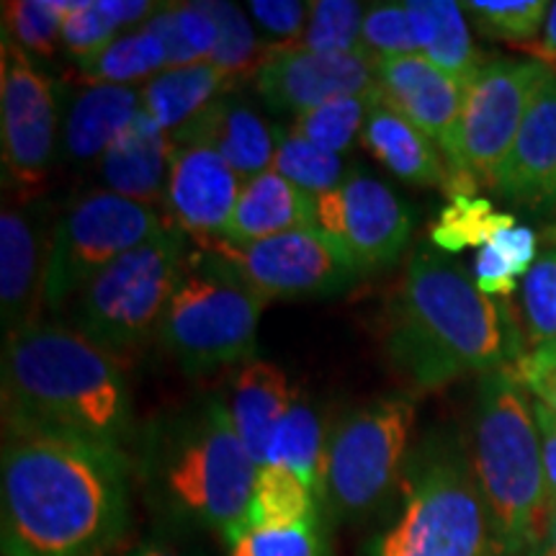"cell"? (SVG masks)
I'll return each mask as SVG.
<instances>
[{
  "label": "cell",
  "mask_w": 556,
  "mask_h": 556,
  "mask_svg": "<svg viewBox=\"0 0 556 556\" xmlns=\"http://www.w3.org/2000/svg\"><path fill=\"white\" fill-rule=\"evenodd\" d=\"M127 523L129 458L122 448L5 426V556H106Z\"/></svg>",
  "instance_id": "6da1fadb"
},
{
  "label": "cell",
  "mask_w": 556,
  "mask_h": 556,
  "mask_svg": "<svg viewBox=\"0 0 556 556\" xmlns=\"http://www.w3.org/2000/svg\"><path fill=\"white\" fill-rule=\"evenodd\" d=\"M526 345L516 309L482 294L458 263L428 248L409 258L387 302V358L420 392L513 366L528 353Z\"/></svg>",
  "instance_id": "7a4b0ae2"
},
{
  "label": "cell",
  "mask_w": 556,
  "mask_h": 556,
  "mask_svg": "<svg viewBox=\"0 0 556 556\" xmlns=\"http://www.w3.org/2000/svg\"><path fill=\"white\" fill-rule=\"evenodd\" d=\"M5 426L54 430L124 451L131 394L111 353L75 328L31 323L3 345Z\"/></svg>",
  "instance_id": "3957f363"
},
{
  "label": "cell",
  "mask_w": 556,
  "mask_h": 556,
  "mask_svg": "<svg viewBox=\"0 0 556 556\" xmlns=\"http://www.w3.org/2000/svg\"><path fill=\"white\" fill-rule=\"evenodd\" d=\"M471 467L492 528V548L518 556L544 533L546 479L533 400L510 366L484 374L477 389Z\"/></svg>",
  "instance_id": "277c9868"
},
{
  "label": "cell",
  "mask_w": 556,
  "mask_h": 556,
  "mask_svg": "<svg viewBox=\"0 0 556 556\" xmlns=\"http://www.w3.org/2000/svg\"><path fill=\"white\" fill-rule=\"evenodd\" d=\"M258 469L219 397L168 422L148 458L155 503L176 520L225 539L245 518Z\"/></svg>",
  "instance_id": "5b68a950"
},
{
  "label": "cell",
  "mask_w": 556,
  "mask_h": 556,
  "mask_svg": "<svg viewBox=\"0 0 556 556\" xmlns=\"http://www.w3.org/2000/svg\"><path fill=\"white\" fill-rule=\"evenodd\" d=\"M492 528L471 454L451 435L417 451L405 479V505L366 556H486Z\"/></svg>",
  "instance_id": "8992f818"
},
{
  "label": "cell",
  "mask_w": 556,
  "mask_h": 556,
  "mask_svg": "<svg viewBox=\"0 0 556 556\" xmlns=\"http://www.w3.org/2000/svg\"><path fill=\"white\" fill-rule=\"evenodd\" d=\"M263 299L214 250L186 255L163 317L160 340L191 377L232 366L253 353Z\"/></svg>",
  "instance_id": "52a82bcc"
},
{
  "label": "cell",
  "mask_w": 556,
  "mask_h": 556,
  "mask_svg": "<svg viewBox=\"0 0 556 556\" xmlns=\"http://www.w3.org/2000/svg\"><path fill=\"white\" fill-rule=\"evenodd\" d=\"M186 255L184 232L173 225L124 253L75 299V330L114 358L142 351L160 336Z\"/></svg>",
  "instance_id": "ba28073f"
},
{
  "label": "cell",
  "mask_w": 556,
  "mask_h": 556,
  "mask_svg": "<svg viewBox=\"0 0 556 556\" xmlns=\"http://www.w3.org/2000/svg\"><path fill=\"white\" fill-rule=\"evenodd\" d=\"M415 426L405 394H384L343 415L328 441L323 500L343 518H364L400 482Z\"/></svg>",
  "instance_id": "9c48e42d"
},
{
  "label": "cell",
  "mask_w": 556,
  "mask_h": 556,
  "mask_svg": "<svg viewBox=\"0 0 556 556\" xmlns=\"http://www.w3.org/2000/svg\"><path fill=\"white\" fill-rule=\"evenodd\" d=\"M165 227L168 222L155 206L119 193L103 189L78 197L52 229L41 304L50 312H62L101 270Z\"/></svg>",
  "instance_id": "30bf717a"
},
{
  "label": "cell",
  "mask_w": 556,
  "mask_h": 556,
  "mask_svg": "<svg viewBox=\"0 0 556 556\" xmlns=\"http://www.w3.org/2000/svg\"><path fill=\"white\" fill-rule=\"evenodd\" d=\"M212 250L232 263L266 302L336 296L364 276L353 255L317 225L291 229L248 245H229L217 240L212 242Z\"/></svg>",
  "instance_id": "8fae6325"
},
{
  "label": "cell",
  "mask_w": 556,
  "mask_h": 556,
  "mask_svg": "<svg viewBox=\"0 0 556 556\" xmlns=\"http://www.w3.org/2000/svg\"><path fill=\"white\" fill-rule=\"evenodd\" d=\"M552 70L539 60H490L467 88L462 127H458V165L451 173H469L490 186L516 142L523 119Z\"/></svg>",
  "instance_id": "7c38bea8"
},
{
  "label": "cell",
  "mask_w": 556,
  "mask_h": 556,
  "mask_svg": "<svg viewBox=\"0 0 556 556\" xmlns=\"http://www.w3.org/2000/svg\"><path fill=\"white\" fill-rule=\"evenodd\" d=\"M0 114L5 178L16 189H37L50 173L60 135L58 88L29 54L9 39H3L0 54Z\"/></svg>",
  "instance_id": "4fadbf2b"
},
{
  "label": "cell",
  "mask_w": 556,
  "mask_h": 556,
  "mask_svg": "<svg viewBox=\"0 0 556 556\" xmlns=\"http://www.w3.org/2000/svg\"><path fill=\"white\" fill-rule=\"evenodd\" d=\"M317 227L330 232L368 274L397 263L415 219L379 178L348 173L336 191L317 197Z\"/></svg>",
  "instance_id": "5bb4252c"
},
{
  "label": "cell",
  "mask_w": 556,
  "mask_h": 556,
  "mask_svg": "<svg viewBox=\"0 0 556 556\" xmlns=\"http://www.w3.org/2000/svg\"><path fill=\"white\" fill-rule=\"evenodd\" d=\"M255 90L276 114H309L345 96L377 90V62L361 52L276 50L255 75Z\"/></svg>",
  "instance_id": "9a60e30c"
},
{
  "label": "cell",
  "mask_w": 556,
  "mask_h": 556,
  "mask_svg": "<svg viewBox=\"0 0 556 556\" xmlns=\"http://www.w3.org/2000/svg\"><path fill=\"white\" fill-rule=\"evenodd\" d=\"M377 90L387 109L433 139L446 155L448 168H456L458 127L467 99L462 83L422 54H405L377 62Z\"/></svg>",
  "instance_id": "2e32d148"
},
{
  "label": "cell",
  "mask_w": 556,
  "mask_h": 556,
  "mask_svg": "<svg viewBox=\"0 0 556 556\" xmlns=\"http://www.w3.org/2000/svg\"><path fill=\"white\" fill-rule=\"evenodd\" d=\"M242 191V178L214 150L201 144H173L165 214L170 225L201 242L225 235Z\"/></svg>",
  "instance_id": "e0dca14e"
},
{
  "label": "cell",
  "mask_w": 556,
  "mask_h": 556,
  "mask_svg": "<svg viewBox=\"0 0 556 556\" xmlns=\"http://www.w3.org/2000/svg\"><path fill=\"white\" fill-rule=\"evenodd\" d=\"M490 189L531 212H548L556 206V75L533 99L516 142L490 180Z\"/></svg>",
  "instance_id": "ac0fdd59"
},
{
  "label": "cell",
  "mask_w": 556,
  "mask_h": 556,
  "mask_svg": "<svg viewBox=\"0 0 556 556\" xmlns=\"http://www.w3.org/2000/svg\"><path fill=\"white\" fill-rule=\"evenodd\" d=\"M274 131L263 116L232 93H222L184 127L170 131L173 144H201L229 163L242 180L270 170L276 155Z\"/></svg>",
  "instance_id": "d6986e66"
},
{
  "label": "cell",
  "mask_w": 556,
  "mask_h": 556,
  "mask_svg": "<svg viewBox=\"0 0 556 556\" xmlns=\"http://www.w3.org/2000/svg\"><path fill=\"white\" fill-rule=\"evenodd\" d=\"M45 245L31 206H5L0 217V309L5 338L37 323V304L45 296Z\"/></svg>",
  "instance_id": "ffe728a7"
},
{
  "label": "cell",
  "mask_w": 556,
  "mask_h": 556,
  "mask_svg": "<svg viewBox=\"0 0 556 556\" xmlns=\"http://www.w3.org/2000/svg\"><path fill=\"white\" fill-rule=\"evenodd\" d=\"M173 142L144 111L122 131V137L99 160L101 184L106 191L152 206L165 199Z\"/></svg>",
  "instance_id": "44dd1931"
},
{
  "label": "cell",
  "mask_w": 556,
  "mask_h": 556,
  "mask_svg": "<svg viewBox=\"0 0 556 556\" xmlns=\"http://www.w3.org/2000/svg\"><path fill=\"white\" fill-rule=\"evenodd\" d=\"M309 225H317V199L270 168L242 180L240 199L222 242L248 245Z\"/></svg>",
  "instance_id": "7402d4cb"
},
{
  "label": "cell",
  "mask_w": 556,
  "mask_h": 556,
  "mask_svg": "<svg viewBox=\"0 0 556 556\" xmlns=\"http://www.w3.org/2000/svg\"><path fill=\"white\" fill-rule=\"evenodd\" d=\"M142 111L131 86H88L75 96L62 129V155L73 163H99Z\"/></svg>",
  "instance_id": "603a6c76"
},
{
  "label": "cell",
  "mask_w": 556,
  "mask_h": 556,
  "mask_svg": "<svg viewBox=\"0 0 556 556\" xmlns=\"http://www.w3.org/2000/svg\"><path fill=\"white\" fill-rule=\"evenodd\" d=\"M294 394L296 389L289 384L287 374L268 361H248L232 381L229 417L258 467L266 464L270 438L289 413Z\"/></svg>",
  "instance_id": "cb8c5ba5"
},
{
  "label": "cell",
  "mask_w": 556,
  "mask_h": 556,
  "mask_svg": "<svg viewBox=\"0 0 556 556\" xmlns=\"http://www.w3.org/2000/svg\"><path fill=\"white\" fill-rule=\"evenodd\" d=\"M361 142L389 173H394L405 184L438 186V189L448 186V163L435 150L433 139L381 101L368 116Z\"/></svg>",
  "instance_id": "d4e9b609"
},
{
  "label": "cell",
  "mask_w": 556,
  "mask_h": 556,
  "mask_svg": "<svg viewBox=\"0 0 556 556\" xmlns=\"http://www.w3.org/2000/svg\"><path fill=\"white\" fill-rule=\"evenodd\" d=\"M413 16L420 54L448 73L451 78L469 88L486 62L475 47L471 31L464 18L462 3L451 0H407Z\"/></svg>",
  "instance_id": "484cf974"
},
{
  "label": "cell",
  "mask_w": 556,
  "mask_h": 556,
  "mask_svg": "<svg viewBox=\"0 0 556 556\" xmlns=\"http://www.w3.org/2000/svg\"><path fill=\"white\" fill-rule=\"evenodd\" d=\"M232 83L212 60L189 67H168L139 88L142 111L160 129L176 131L206 109L222 93H229Z\"/></svg>",
  "instance_id": "4316f807"
},
{
  "label": "cell",
  "mask_w": 556,
  "mask_h": 556,
  "mask_svg": "<svg viewBox=\"0 0 556 556\" xmlns=\"http://www.w3.org/2000/svg\"><path fill=\"white\" fill-rule=\"evenodd\" d=\"M157 11L160 3L150 0H67L62 47L78 67H86L116 37L148 24Z\"/></svg>",
  "instance_id": "83f0119b"
},
{
  "label": "cell",
  "mask_w": 556,
  "mask_h": 556,
  "mask_svg": "<svg viewBox=\"0 0 556 556\" xmlns=\"http://www.w3.org/2000/svg\"><path fill=\"white\" fill-rule=\"evenodd\" d=\"M328 441L330 435H325V426L319 420L317 409L296 389L289 413L283 415L274 438H270L268 456L263 467L270 464V467L291 469L315 490L317 497H323Z\"/></svg>",
  "instance_id": "f1b7e54d"
},
{
  "label": "cell",
  "mask_w": 556,
  "mask_h": 556,
  "mask_svg": "<svg viewBox=\"0 0 556 556\" xmlns=\"http://www.w3.org/2000/svg\"><path fill=\"white\" fill-rule=\"evenodd\" d=\"M315 490L302 477L283 467H261L255 479L245 518L232 528H263V526H294L319 518ZM229 533V536H232Z\"/></svg>",
  "instance_id": "f546056e"
},
{
  "label": "cell",
  "mask_w": 556,
  "mask_h": 556,
  "mask_svg": "<svg viewBox=\"0 0 556 556\" xmlns=\"http://www.w3.org/2000/svg\"><path fill=\"white\" fill-rule=\"evenodd\" d=\"M163 70H168L163 41L142 24L124 31L90 65L80 67V80L88 86H131L135 80L148 83Z\"/></svg>",
  "instance_id": "4dcf8cb0"
},
{
  "label": "cell",
  "mask_w": 556,
  "mask_h": 556,
  "mask_svg": "<svg viewBox=\"0 0 556 556\" xmlns=\"http://www.w3.org/2000/svg\"><path fill=\"white\" fill-rule=\"evenodd\" d=\"M144 26L163 41L168 67H189L212 60L217 47V24L204 9V0L160 5Z\"/></svg>",
  "instance_id": "1f68e13d"
},
{
  "label": "cell",
  "mask_w": 556,
  "mask_h": 556,
  "mask_svg": "<svg viewBox=\"0 0 556 556\" xmlns=\"http://www.w3.org/2000/svg\"><path fill=\"white\" fill-rule=\"evenodd\" d=\"M377 103L379 90L364 96H345V99H336L312 109L309 114L296 116L289 131L332 152V155H343L353 148L358 135H364L368 116Z\"/></svg>",
  "instance_id": "d6a6232c"
},
{
  "label": "cell",
  "mask_w": 556,
  "mask_h": 556,
  "mask_svg": "<svg viewBox=\"0 0 556 556\" xmlns=\"http://www.w3.org/2000/svg\"><path fill=\"white\" fill-rule=\"evenodd\" d=\"M516 227V217L507 212H495L490 199L458 197L443 208L441 217L430 229V238L446 253H458L464 248H484L503 229Z\"/></svg>",
  "instance_id": "836d02e7"
},
{
  "label": "cell",
  "mask_w": 556,
  "mask_h": 556,
  "mask_svg": "<svg viewBox=\"0 0 556 556\" xmlns=\"http://www.w3.org/2000/svg\"><path fill=\"white\" fill-rule=\"evenodd\" d=\"M270 168L315 199L336 191L348 178L343 157L332 155V152L317 148L307 139L291 135V131H278Z\"/></svg>",
  "instance_id": "e575fe53"
},
{
  "label": "cell",
  "mask_w": 556,
  "mask_h": 556,
  "mask_svg": "<svg viewBox=\"0 0 556 556\" xmlns=\"http://www.w3.org/2000/svg\"><path fill=\"white\" fill-rule=\"evenodd\" d=\"M204 9L217 24V47H214L212 62L227 75L232 88L245 75H258L263 67L261 41L245 13L225 0H204Z\"/></svg>",
  "instance_id": "d590c367"
},
{
  "label": "cell",
  "mask_w": 556,
  "mask_h": 556,
  "mask_svg": "<svg viewBox=\"0 0 556 556\" xmlns=\"http://www.w3.org/2000/svg\"><path fill=\"white\" fill-rule=\"evenodd\" d=\"M67 0H11L3 3V39L26 54L52 58L62 45Z\"/></svg>",
  "instance_id": "8d00e7d4"
},
{
  "label": "cell",
  "mask_w": 556,
  "mask_h": 556,
  "mask_svg": "<svg viewBox=\"0 0 556 556\" xmlns=\"http://www.w3.org/2000/svg\"><path fill=\"white\" fill-rule=\"evenodd\" d=\"M366 9L356 0H315L309 3L307 29L289 50L361 52V26ZM364 54V52H361Z\"/></svg>",
  "instance_id": "74e56055"
},
{
  "label": "cell",
  "mask_w": 556,
  "mask_h": 556,
  "mask_svg": "<svg viewBox=\"0 0 556 556\" xmlns=\"http://www.w3.org/2000/svg\"><path fill=\"white\" fill-rule=\"evenodd\" d=\"M548 5L552 3H544V0H503V3L469 0V3H462V9L469 13L479 34H484L486 39L523 47L539 39Z\"/></svg>",
  "instance_id": "f35d334b"
},
{
  "label": "cell",
  "mask_w": 556,
  "mask_h": 556,
  "mask_svg": "<svg viewBox=\"0 0 556 556\" xmlns=\"http://www.w3.org/2000/svg\"><path fill=\"white\" fill-rule=\"evenodd\" d=\"M520 312L528 345L533 351L552 345L556 340V245H548L523 278Z\"/></svg>",
  "instance_id": "ab89813d"
},
{
  "label": "cell",
  "mask_w": 556,
  "mask_h": 556,
  "mask_svg": "<svg viewBox=\"0 0 556 556\" xmlns=\"http://www.w3.org/2000/svg\"><path fill=\"white\" fill-rule=\"evenodd\" d=\"M229 556H323L319 518L294 526L240 528L227 536Z\"/></svg>",
  "instance_id": "60d3db41"
},
{
  "label": "cell",
  "mask_w": 556,
  "mask_h": 556,
  "mask_svg": "<svg viewBox=\"0 0 556 556\" xmlns=\"http://www.w3.org/2000/svg\"><path fill=\"white\" fill-rule=\"evenodd\" d=\"M361 52L374 62L420 54L407 3H374L361 26Z\"/></svg>",
  "instance_id": "b9f144b4"
},
{
  "label": "cell",
  "mask_w": 556,
  "mask_h": 556,
  "mask_svg": "<svg viewBox=\"0 0 556 556\" xmlns=\"http://www.w3.org/2000/svg\"><path fill=\"white\" fill-rule=\"evenodd\" d=\"M248 9L250 16L255 18V24H258L270 39L278 41L276 50H289V47H294L304 29H307L309 3H299V0H253Z\"/></svg>",
  "instance_id": "7bdbcfd3"
},
{
  "label": "cell",
  "mask_w": 556,
  "mask_h": 556,
  "mask_svg": "<svg viewBox=\"0 0 556 556\" xmlns=\"http://www.w3.org/2000/svg\"><path fill=\"white\" fill-rule=\"evenodd\" d=\"M533 400L556 415V353L552 348L528 351L510 366Z\"/></svg>",
  "instance_id": "ee69618b"
},
{
  "label": "cell",
  "mask_w": 556,
  "mask_h": 556,
  "mask_svg": "<svg viewBox=\"0 0 556 556\" xmlns=\"http://www.w3.org/2000/svg\"><path fill=\"white\" fill-rule=\"evenodd\" d=\"M486 245H492V250L503 258L507 266L516 270L518 278H526L528 270L533 268L539 253H536V232L528 227H510L497 232Z\"/></svg>",
  "instance_id": "f6af8a7d"
},
{
  "label": "cell",
  "mask_w": 556,
  "mask_h": 556,
  "mask_svg": "<svg viewBox=\"0 0 556 556\" xmlns=\"http://www.w3.org/2000/svg\"><path fill=\"white\" fill-rule=\"evenodd\" d=\"M475 283L482 294L492 299H505L516 291L518 276L500 255L492 250V245L479 248L475 258Z\"/></svg>",
  "instance_id": "bcb514c9"
},
{
  "label": "cell",
  "mask_w": 556,
  "mask_h": 556,
  "mask_svg": "<svg viewBox=\"0 0 556 556\" xmlns=\"http://www.w3.org/2000/svg\"><path fill=\"white\" fill-rule=\"evenodd\" d=\"M533 413H536L539 435H541V458H544V479H546V507L552 510L556 505V415L533 400Z\"/></svg>",
  "instance_id": "7dc6e473"
},
{
  "label": "cell",
  "mask_w": 556,
  "mask_h": 556,
  "mask_svg": "<svg viewBox=\"0 0 556 556\" xmlns=\"http://www.w3.org/2000/svg\"><path fill=\"white\" fill-rule=\"evenodd\" d=\"M526 52H531V60H539L541 65H546L556 75V3L548 5L544 29H541L539 39H533L531 45H523Z\"/></svg>",
  "instance_id": "c3c4849f"
},
{
  "label": "cell",
  "mask_w": 556,
  "mask_h": 556,
  "mask_svg": "<svg viewBox=\"0 0 556 556\" xmlns=\"http://www.w3.org/2000/svg\"><path fill=\"white\" fill-rule=\"evenodd\" d=\"M528 556H556V505L548 510L544 533H541L539 544L531 548Z\"/></svg>",
  "instance_id": "681fc988"
},
{
  "label": "cell",
  "mask_w": 556,
  "mask_h": 556,
  "mask_svg": "<svg viewBox=\"0 0 556 556\" xmlns=\"http://www.w3.org/2000/svg\"><path fill=\"white\" fill-rule=\"evenodd\" d=\"M124 556H184V554L168 544H160V541H148V544H139L137 548H131V552H127Z\"/></svg>",
  "instance_id": "f907efd6"
},
{
  "label": "cell",
  "mask_w": 556,
  "mask_h": 556,
  "mask_svg": "<svg viewBox=\"0 0 556 556\" xmlns=\"http://www.w3.org/2000/svg\"><path fill=\"white\" fill-rule=\"evenodd\" d=\"M546 240H548V245H556V225L546 229Z\"/></svg>",
  "instance_id": "816d5d0a"
},
{
  "label": "cell",
  "mask_w": 556,
  "mask_h": 556,
  "mask_svg": "<svg viewBox=\"0 0 556 556\" xmlns=\"http://www.w3.org/2000/svg\"><path fill=\"white\" fill-rule=\"evenodd\" d=\"M546 348H552V351L556 353V340H554V343H552V345H546Z\"/></svg>",
  "instance_id": "f5cc1de1"
}]
</instances>
